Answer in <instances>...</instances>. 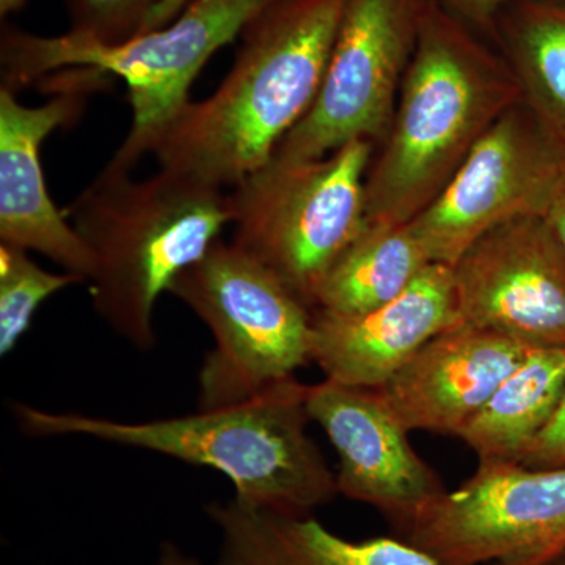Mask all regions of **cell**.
<instances>
[{
    "label": "cell",
    "instance_id": "1",
    "mask_svg": "<svg viewBox=\"0 0 565 565\" xmlns=\"http://www.w3.org/2000/svg\"><path fill=\"white\" fill-rule=\"evenodd\" d=\"M344 7L280 0L255 18L217 90L185 103L148 156L225 191L266 166L318 95Z\"/></svg>",
    "mask_w": 565,
    "mask_h": 565
},
{
    "label": "cell",
    "instance_id": "2",
    "mask_svg": "<svg viewBox=\"0 0 565 565\" xmlns=\"http://www.w3.org/2000/svg\"><path fill=\"white\" fill-rule=\"evenodd\" d=\"M519 99L508 63L440 3L424 0L392 126L367 169L366 222L414 221Z\"/></svg>",
    "mask_w": 565,
    "mask_h": 565
},
{
    "label": "cell",
    "instance_id": "3",
    "mask_svg": "<svg viewBox=\"0 0 565 565\" xmlns=\"http://www.w3.org/2000/svg\"><path fill=\"white\" fill-rule=\"evenodd\" d=\"M308 385L296 377L243 403L195 414L120 422L17 403L31 437H85L207 467L230 479L234 498L253 508L310 514L338 494L337 475L308 434Z\"/></svg>",
    "mask_w": 565,
    "mask_h": 565
},
{
    "label": "cell",
    "instance_id": "4",
    "mask_svg": "<svg viewBox=\"0 0 565 565\" xmlns=\"http://www.w3.org/2000/svg\"><path fill=\"white\" fill-rule=\"evenodd\" d=\"M107 163L66 207L95 259L96 315L139 351L156 345V303L232 225L228 191L159 169L145 180Z\"/></svg>",
    "mask_w": 565,
    "mask_h": 565
},
{
    "label": "cell",
    "instance_id": "5",
    "mask_svg": "<svg viewBox=\"0 0 565 565\" xmlns=\"http://www.w3.org/2000/svg\"><path fill=\"white\" fill-rule=\"evenodd\" d=\"M280 0H189L166 28L114 46L88 43L68 32L41 36L2 29V85L11 92L55 71L90 66L128 87L132 121L109 163L136 169L152 140L189 99L193 81L212 55L239 40L248 24Z\"/></svg>",
    "mask_w": 565,
    "mask_h": 565
},
{
    "label": "cell",
    "instance_id": "6",
    "mask_svg": "<svg viewBox=\"0 0 565 565\" xmlns=\"http://www.w3.org/2000/svg\"><path fill=\"white\" fill-rule=\"evenodd\" d=\"M373 141L311 161L270 159L228 189L232 243L315 310L323 280L366 226Z\"/></svg>",
    "mask_w": 565,
    "mask_h": 565
},
{
    "label": "cell",
    "instance_id": "7",
    "mask_svg": "<svg viewBox=\"0 0 565 565\" xmlns=\"http://www.w3.org/2000/svg\"><path fill=\"white\" fill-rule=\"evenodd\" d=\"M169 292L211 330L199 408L243 403L311 362L313 311L262 263L218 239Z\"/></svg>",
    "mask_w": 565,
    "mask_h": 565
},
{
    "label": "cell",
    "instance_id": "8",
    "mask_svg": "<svg viewBox=\"0 0 565 565\" xmlns=\"http://www.w3.org/2000/svg\"><path fill=\"white\" fill-rule=\"evenodd\" d=\"M401 531L440 565H546L565 553V467L479 463Z\"/></svg>",
    "mask_w": 565,
    "mask_h": 565
},
{
    "label": "cell",
    "instance_id": "9",
    "mask_svg": "<svg viewBox=\"0 0 565 565\" xmlns=\"http://www.w3.org/2000/svg\"><path fill=\"white\" fill-rule=\"evenodd\" d=\"M424 0H345L321 87L273 159L311 161L384 139L418 35Z\"/></svg>",
    "mask_w": 565,
    "mask_h": 565
},
{
    "label": "cell",
    "instance_id": "10",
    "mask_svg": "<svg viewBox=\"0 0 565 565\" xmlns=\"http://www.w3.org/2000/svg\"><path fill=\"white\" fill-rule=\"evenodd\" d=\"M564 180V145L519 99L408 225L430 262L455 266L490 230L544 215Z\"/></svg>",
    "mask_w": 565,
    "mask_h": 565
},
{
    "label": "cell",
    "instance_id": "11",
    "mask_svg": "<svg viewBox=\"0 0 565 565\" xmlns=\"http://www.w3.org/2000/svg\"><path fill=\"white\" fill-rule=\"evenodd\" d=\"M110 79L90 66L55 71L39 81L54 96L33 107L0 87V244L40 253L82 281L92 280L95 259L52 203L40 148L52 132L79 120L88 96Z\"/></svg>",
    "mask_w": 565,
    "mask_h": 565
},
{
    "label": "cell",
    "instance_id": "12",
    "mask_svg": "<svg viewBox=\"0 0 565 565\" xmlns=\"http://www.w3.org/2000/svg\"><path fill=\"white\" fill-rule=\"evenodd\" d=\"M451 267L463 323L565 349V248L544 215L490 230Z\"/></svg>",
    "mask_w": 565,
    "mask_h": 565
},
{
    "label": "cell",
    "instance_id": "13",
    "mask_svg": "<svg viewBox=\"0 0 565 565\" xmlns=\"http://www.w3.org/2000/svg\"><path fill=\"white\" fill-rule=\"evenodd\" d=\"M307 412L319 424L340 467L338 494L373 505L404 527L445 492L440 478L408 441V430L379 388L323 379L308 385Z\"/></svg>",
    "mask_w": 565,
    "mask_h": 565
},
{
    "label": "cell",
    "instance_id": "14",
    "mask_svg": "<svg viewBox=\"0 0 565 565\" xmlns=\"http://www.w3.org/2000/svg\"><path fill=\"white\" fill-rule=\"evenodd\" d=\"M460 323L452 267L433 263L401 296L374 310H315L311 362L329 381L381 388L423 345Z\"/></svg>",
    "mask_w": 565,
    "mask_h": 565
},
{
    "label": "cell",
    "instance_id": "15",
    "mask_svg": "<svg viewBox=\"0 0 565 565\" xmlns=\"http://www.w3.org/2000/svg\"><path fill=\"white\" fill-rule=\"evenodd\" d=\"M530 348L460 323L423 345L381 393L408 433L459 435Z\"/></svg>",
    "mask_w": 565,
    "mask_h": 565
},
{
    "label": "cell",
    "instance_id": "16",
    "mask_svg": "<svg viewBox=\"0 0 565 565\" xmlns=\"http://www.w3.org/2000/svg\"><path fill=\"white\" fill-rule=\"evenodd\" d=\"M204 511L218 533L217 565H440L405 541H349L310 514L253 508L234 497Z\"/></svg>",
    "mask_w": 565,
    "mask_h": 565
},
{
    "label": "cell",
    "instance_id": "17",
    "mask_svg": "<svg viewBox=\"0 0 565 565\" xmlns=\"http://www.w3.org/2000/svg\"><path fill=\"white\" fill-rule=\"evenodd\" d=\"M565 392V349H530L457 435L479 463H522L555 418Z\"/></svg>",
    "mask_w": 565,
    "mask_h": 565
},
{
    "label": "cell",
    "instance_id": "18",
    "mask_svg": "<svg viewBox=\"0 0 565 565\" xmlns=\"http://www.w3.org/2000/svg\"><path fill=\"white\" fill-rule=\"evenodd\" d=\"M522 99L565 147V0H516L494 21Z\"/></svg>",
    "mask_w": 565,
    "mask_h": 565
},
{
    "label": "cell",
    "instance_id": "19",
    "mask_svg": "<svg viewBox=\"0 0 565 565\" xmlns=\"http://www.w3.org/2000/svg\"><path fill=\"white\" fill-rule=\"evenodd\" d=\"M430 262L408 223H370L334 263L315 310L356 315L392 302Z\"/></svg>",
    "mask_w": 565,
    "mask_h": 565
},
{
    "label": "cell",
    "instance_id": "20",
    "mask_svg": "<svg viewBox=\"0 0 565 565\" xmlns=\"http://www.w3.org/2000/svg\"><path fill=\"white\" fill-rule=\"evenodd\" d=\"M77 282L82 280L76 275L51 273L29 252L0 244V355L17 348L41 303Z\"/></svg>",
    "mask_w": 565,
    "mask_h": 565
},
{
    "label": "cell",
    "instance_id": "21",
    "mask_svg": "<svg viewBox=\"0 0 565 565\" xmlns=\"http://www.w3.org/2000/svg\"><path fill=\"white\" fill-rule=\"evenodd\" d=\"M68 33L88 43L114 46L140 35L162 0H62Z\"/></svg>",
    "mask_w": 565,
    "mask_h": 565
},
{
    "label": "cell",
    "instance_id": "22",
    "mask_svg": "<svg viewBox=\"0 0 565 565\" xmlns=\"http://www.w3.org/2000/svg\"><path fill=\"white\" fill-rule=\"evenodd\" d=\"M522 465L530 468L565 467V392L555 418L531 446Z\"/></svg>",
    "mask_w": 565,
    "mask_h": 565
},
{
    "label": "cell",
    "instance_id": "23",
    "mask_svg": "<svg viewBox=\"0 0 565 565\" xmlns=\"http://www.w3.org/2000/svg\"><path fill=\"white\" fill-rule=\"evenodd\" d=\"M435 2L440 3L445 10L455 14L457 20L465 22L468 28L475 25V28L493 35L498 14L504 7L516 2V0H435Z\"/></svg>",
    "mask_w": 565,
    "mask_h": 565
},
{
    "label": "cell",
    "instance_id": "24",
    "mask_svg": "<svg viewBox=\"0 0 565 565\" xmlns=\"http://www.w3.org/2000/svg\"><path fill=\"white\" fill-rule=\"evenodd\" d=\"M188 2L189 0H162L161 6L152 11L151 17L148 18L147 24L143 25V31H141V33L158 31V29L166 28L169 22H172L174 18L178 17V13L184 9L185 3Z\"/></svg>",
    "mask_w": 565,
    "mask_h": 565
},
{
    "label": "cell",
    "instance_id": "25",
    "mask_svg": "<svg viewBox=\"0 0 565 565\" xmlns=\"http://www.w3.org/2000/svg\"><path fill=\"white\" fill-rule=\"evenodd\" d=\"M544 217L565 248V180L559 185V189H557L555 196H553Z\"/></svg>",
    "mask_w": 565,
    "mask_h": 565
},
{
    "label": "cell",
    "instance_id": "26",
    "mask_svg": "<svg viewBox=\"0 0 565 565\" xmlns=\"http://www.w3.org/2000/svg\"><path fill=\"white\" fill-rule=\"evenodd\" d=\"M156 565H200V563L195 557L188 555L180 545L166 541L159 545Z\"/></svg>",
    "mask_w": 565,
    "mask_h": 565
},
{
    "label": "cell",
    "instance_id": "27",
    "mask_svg": "<svg viewBox=\"0 0 565 565\" xmlns=\"http://www.w3.org/2000/svg\"><path fill=\"white\" fill-rule=\"evenodd\" d=\"M25 3H28V0H0V17L6 20L10 14L24 9Z\"/></svg>",
    "mask_w": 565,
    "mask_h": 565
},
{
    "label": "cell",
    "instance_id": "28",
    "mask_svg": "<svg viewBox=\"0 0 565 565\" xmlns=\"http://www.w3.org/2000/svg\"><path fill=\"white\" fill-rule=\"evenodd\" d=\"M546 565H565V553L563 556L556 557L555 561H552V563H548Z\"/></svg>",
    "mask_w": 565,
    "mask_h": 565
}]
</instances>
